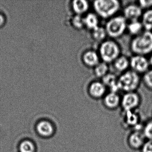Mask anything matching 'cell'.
Listing matches in <instances>:
<instances>
[{"instance_id":"1","label":"cell","mask_w":152,"mask_h":152,"mask_svg":"<svg viewBox=\"0 0 152 152\" xmlns=\"http://www.w3.org/2000/svg\"><path fill=\"white\" fill-rule=\"evenodd\" d=\"M131 50L135 55L144 56L152 52V32L145 31L135 36L130 44Z\"/></svg>"},{"instance_id":"2","label":"cell","mask_w":152,"mask_h":152,"mask_svg":"<svg viewBox=\"0 0 152 152\" xmlns=\"http://www.w3.org/2000/svg\"><path fill=\"white\" fill-rule=\"evenodd\" d=\"M96 14L104 19L112 18L119 11L121 3L117 0H96L93 1Z\"/></svg>"},{"instance_id":"3","label":"cell","mask_w":152,"mask_h":152,"mask_svg":"<svg viewBox=\"0 0 152 152\" xmlns=\"http://www.w3.org/2000/svg\"><path fill=\"white\" fill-rule=\"evenodd\" d=\"M121 49L118 44L113 40H105L100 44L99 55L103 62L113 63L120 56Z\"/></svg>"},{"instance_id":"4","label":"cell","mask_w":152,"mask_h":152,"mask_svg":"<svg viewBox=\"0 0 152 152\" xmlns=\"http://www.w3.org/2000/svg\"><path fill=\"white\" fill-rule=\"evenodd\" d=\"M140 83L139 74L134 71H127L118 78V84L120 90L126 92H134Z\"/></svg>"},{"instance_id":"5","label":"cell","mask_w":152,"mask_h":152,"mask_svg":"<svg viewBox=\"0 0 152 152\" xmlns=\"http://www.w3.org/2000/svg\"><path fill=\"white\" fill-rule=\"evenodd\" d=\"M127 28V20L123 16H117L110 18L105 27L107 35L114 39L121 36Z\"/></svg>"},{"instance_id":"6","label":"cell","mask_w":152,"mask_h":152,"mask_svg":"<svg viewBox=\"0 0 152 152\" xmlns=\"http://www.w3.org/2000/svg\"><path fill=\"white\" fill-rule=\"evenodd\" d=\"M140 103V96L135 91L126 92L121 99V104L125 112L133 111L138 106Z\"/></svg>"},{"instance_id":"7","label":"cell","mask_w":152,"mask_h":152,"mask_svg":"<svg viewBox=\"0 0 152 152\" xmlns=\"http://www.w3.org/2000/svg\"><path fill=\"white\" fill-rule=\"evenodd\" d=\"M132 70L137 73H145L148 71L149 63L144 56L135 55L129 60Z\"/></svg>"},{"instance_id":"8","label":"cell","mask_w":152,"mask_h":152,"mask_svg":"<svg viewBox=\"0 0 152 152\" xmlns=\"http://www.w3.org/2000/svg\"><path fill=\"white\" fill-rule=\"evenodd\" d=\"M124 15L126 20H129L130 22L139 21L140 18L142 15V9L139 5L130 4L125 7Z\"/></svg>"},{"instance_id":"9","label":"cell","mask_w":152,"mask_h":152,"mask_svg":"<svg viewBox=\"0 0 152 152\" xmlns=\"http://www.w3.org/2000/svg\"><path fill=\"white\" fill-rule=\"evenodd\" d=\"M88 91L90 96L96 99L104 97L106 92V87L102 82L94 81L88 87Z\"/></svg>"},{"instance_id":"10","label":"cell","mask_w":152,"mask_h":152,"mask_svg":"<svg viewBox=\"0 0 152 152\" xmlns=\"http://www.w3.org/2000/svg\"><path fill=\"white\" fill-rule=\"evenodd\" d=\"M146 140L143 132L135 131L132 132L128 138V143L133 149H140Z\"/></svg>"},{"instance_id":"11","label":"cell","mask_w":152,"mask_h":152,"mask_svg":"<svg viewBox=\"0 0 152 152\" xmlns=\"http://www.w3.org/2000/svg\"><path fill=\"white\" fill-rule=\"evenodd\" d=\"M98 53L92 50H88L83 53L82 61L85 65L91 68H94L100 62Z\"/></svg>"},{"instance_id":"12","label":"cell","mask_w":152,"mask_h":152,"mask_svg":"<svg viewBox=\"0 0 152 152\" xmlns=\"http://www.w3.org/2000/svg\"><path fill=\"white\" fill-rule=\"evenodd\" d=\"M121 99L116 92H111L106 94L104 97L103 103L108 109H114L117 108L121 104Z\"/></svg>"},{"instance_id":"13","label":"cell","mask_w":152,"mask_h":152,"mask_svg":"<svg viewBox=\"0 0 152 152\" xmlns=\"http://www.w3.org/2000/svg\"><path fill=\"white\" fill-rule=\"evenodd\" d=\"M72 7L75 15L81 16L88 12L90 6L88 1L86 0H74L72 1Z\"/></svg>"},{"instance_id":"14","label":"cell","mask_w":152,"mask_h":152,"mask_svg":"<svg viewBox=\"0 0 152 152\" xmlns=\"http://www.w3.org/2000/svg\"><path fill=\"white\" fill-rule=\"evenodd\" d=\"M102 83L107 87L111 92H116L120 90L118 84V78L113 74L108 73L102 78Z\"/></svg>"},{"instance_id":"15","label":"cell","mask_w":152,"mask_h":152,"mask_svg":"<svg viewBox=\"0 0 152 152\" xmlns=\"http://www.w3.org/2000/svg\"><path fill=\"white\" fill-rule=\"evenodd\" d=\"M37 130L39 134L43 137H50L54 133V128L48 121H41L37 125Z\"/></svg>"},{"instance_id":"16","label":"cell","mask_w":152,"mask_h":152,"mask_svg":"<svg viewBox=\"0 0 152 152\" xmlns=\"http://www.w3.org/2000/svg\"><path fill=\"white\" fill-rule=\"evenodd\" d=\"M83 21L84 26L91 31L99 26L98 18L97 15L94 13H89L87 14L83 18Z\"/></svg>"},{"instance_id":"17","label":"cell","mask_w":152,"mask_h":152,"mask_svg":"<svg viewBox=\"0 0 152 152\" xmlns=\"http://www.w3.org/2000/svg\"><path fill=\"white\" fill-rule=\"evenodd\" d=\"M115 69L118 72H124L130 66V61L125 56H120L113 62Z\"/></svg>"},{"instance_id":"18","label":"cell","mask_w":152,"mask_h":152,"mask_svg":"<svg viewBox=\"0 0 152 152\" xmlns=\"http://www.w3.org/2000/svg\"><path fill=\"white\" fill-rule=\"evenodd\" d=\"M141 23L146 31H151L152 30V9L148 10L142 15Z\"/></svg>"},{"instance_id":"19","label":"cell","mask_w":152,"mask_h":152,"mask_svg":"<svg viewBox=\"0 0 152 152\" xmlns=\"http://www.w3.org/2000/svg\"><path fill=\"white\" fill-rule=\"evenodd\" d=\"M143 28L142 23L139 21L130 22L127 25V29H128L129 33L135 36L141 33Z\"/></svg>"},{"instance_id":"20","label":"cell","mask_w":152,"mask_h":152,"mask_svg":"<svg viewBox=\"0 0 152 152\" xmlns=\"http://www.w3.org/2000/svg\"><path fill=\"white\" fill-rule=\"evenodd\" d=\"M91 31V35L93 39L97 42H103L107 36L105 29L102 26H99Z\"/></svg>"},{"instance_id":"21","label":"cell","mask_w":152,"mask_h":152,"mask_svg":"<svg viewBox=\"0 0 152 152\" xmlns=\"http://www.w3.org/2000/svg\"><path fill=\"white\" fill-rule=\"evenodd\" d=\"M94 68L95 75L98 78H103L108 74V65L104 62H100Z\"/></svg>"},{"instance_id":"22","label":"cell","mask_w":152,"mask_h":152,"mask_svg":"<svg viewBox=\"0 0 152 152\" xmlns=\"http://www.w3.org/2000/svg\"><path fill=\"white\" fill-rule=\"evenodd\" d=\"M35 149L34 144L30 140L23 141L19 146L20 152H34Z\"/></svg>"},{"instance_id":"23","label":"cell","mask_w":152,"mask_h":152,"mask_svg":"<svg viewBox=\"0 0 152 152\" xmlns=\"http://www.w3.org/2000/svg\"><path fill=\"white\" fill-rule=\"evenodd\" d=\"M142 132L146 140H152V120L148 121L146 123Z\"/></svg>"},{"instance_id":"24","label":"cell","mask_w":152,"mask_h":152,"mask_svg":"<svg viewBox=\"0 0 152 152\" xmlns=\"http://www.w3.org/2000/svg\"><path fill=\"white\" fill-rule=\"evenodd\" d=\"M126 115V122L129 125H134L137 124L138 121V116L132 111L125 112Z\"/></svg>"},{"instance_id":"25","label":"cell","mask_w":152,"mask_h":152,"mask_svg":"<svg viewBox=\"0 0 152 152\" xmlns=\"http://www.w3.org/2000/svg\"><path fill=\"white\" fill-rule=\"evenodd\" d=\"M143 80L146 86L152 89V69L146 72L143 77Z\"/></svg>"},{"instance_id":"26","label":"cell","mask_w":152,"mask_h":152,"mask_svg":"<svg viewBox=\"0 0 152 152\" xmlns=\"http://www.w3.org/2000/svg\"><path fill=\"white\" fill-rule=\"evenodd\" d=\"M140 149L141 152H152V140H146Z\"/></svg>"},{"instance_id":"27","label":"cell","mask_w":152,"mask_h":152,"mask_svg":"<svg viewBox=\"0 0 152 152\" xmlns=\"http://www.w3.org/2000/svg\"><path fill=\"white\" fill-rule=\"evenodd\" d=\"M73 22L74 26L77 28H80L82 26H84L83 18H82L81 16L76 15V16L74 18Z\"/></svg>"},{"instance_id":"28","label":"cell","mask_w":152,"mask_h":152,"mask_svg":"<svg viewBox=\"0 0 152 152\" xmlns=\"http://www.w3.org/2000/svg\"><path fill=\"white\" fill-rule=\"evenodd\" d=\"M138 5L141 9L149 8L152 7V0H140L139 1Z\"/></svg>"},{"instance_id":"29","label":"cell","mask_w":152,"mask_h":152,"mask_svg":"<svg viewBox=\"0 0 152 152\" xmlns=\"http://www.w3.org/2000/svg\"><path fill=\"white\" fill-rule=\"evenodd\" d=\"M6 23V18L4 15L0 13V27L3 26Z\"/></svg>"},{"instance_id":"30","label":"cell","mask_w":152,"mask_h":152,"mask_svg":"<svg viewBox=\"0 0 152 152\" xmlns=\"http://www.w3.org/2000/svg\"><path fill=\"white\" fill-rule=\"evenodd\" d=\"M148 61H149V64L152 66V56H151V57H150V59H149V60Z\"/></svg>"}]
</instances>
